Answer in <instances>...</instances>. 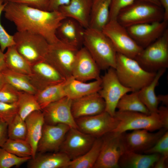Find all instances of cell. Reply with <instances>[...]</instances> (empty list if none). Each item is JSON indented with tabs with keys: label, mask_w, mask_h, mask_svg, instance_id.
I'll return each mask as SVG.
<instances>
[{
	"label": "cell",
	"mask_w": 168,
	"mask_h": 168,
	"mask_svg": "<svg viewBox=\"0 0 168 168\" xmlns=\"http://www.w3.org/2000/svg\"><path fill=\"white\" fill-rule=\"evenodd\" d=\"M116 109L119 111L136 112L147 114H151L140 99L138 91L124 95L119 101Z\"/></svg>",
	"instance_id": "33"
},
{
	"label": "cell",
	"mask_w": 168,
	"mask_h": 168,
	"mask_svg": "<svg viewBox=\"0 0 168 168\" xmlns=\"http://www.w3.org/2000/svg\"><path fill=\"white\" fill-rule=\"evenodd\" d=\"M8 124L0 119V147H2L8 138Z\"/></svg>",
	"instance_id": "44"
},
{
	"label": "cell",
	"mask_w": 168,
	"mask_h": 168,
	"mask_svg": "<svg viewBox=\"0 0 168 168\" xmlns=\"http://www.w3.org/2000/svg\"><path fill=\"white\" fill-rule=\"evenodd\" d=\"M114 69L121 83L133 91H138L149 84L156 72L145 70L135 59L118 53Z\"/></svg>",
	"instance_id": "3"
},
{
	"label": "cell",
	"mask_w": 168,
	"mask_h": 168,
	"mask_svg": "<svg viewBox=\"0 0 168 168\" xmlns=\"http://www.w3.org/2000/svg\"><path fill=\"white\" fill-rule=\"evenodd\" d=\"M166 69L162 68L158 70L152 81L138 91L140 99L151 113L158 112V106L160 102L156 94L155 90Z\"/></svg>",
	"instance_id": "28"
},
{
	"label": "cell",
	"mask_w": 168,
	"mask_h": 168,
	"mask_svg": "<svg viewBox=\"0 0 168 168\" xmlns=\"http://www.w3.org/2000/svg\"><path fill=\"white\" fill-rule=\"evenodd\" d=\"M3 11L5 17L14 24L17 31L40 35L50 44L60 41L57 30L66 17L58 10L45 11L24 4L7 2Z\"/></svg>",
	"instance_id": "1"
},
{
	"label": "cell",
	"mask_w": 168,
	"mask_h": 168,
	"mask_svg": "<svg viewBox=\"0 0 168 168\" xmlns=\"http://www.w3.org/2000/svg\"><path fill=\"white\" fill-rule=\"evenodd\" d=\"M4 3L21 4L38 9L48 11L49 0H4Z\"/></svg>",
	"instance_id": "43"
},
{
	"label": "cell",
	"mask_w": 168,
	"mask_h": 168,
	"mask_svg": "<svg viewBox=\"0 0 168 168\" xmlns=\"http://www.w3.org/2000/svg\"><path fill=\"white\" fill-rule=\"evenodd\" d=\"M167 130L163 128L155 133L146 129L133 130L131 133H123V138L126 151L139 153L152 147Z\"/></svg>",
	"instance_id": "18"
},
{
	"label": "cell",
	"mask_w": 168,
	"mask_h": 168,
	"mask_svg": "<svg viewBox=\"0 0 168 168\" xmlns=\"http://www.w3.org/2000/svg\"><path fill=\"white\" fill-rule=\"evenodd\" d=\"M111 0H92L88 27L102 30L110 21Z\"/></svg>",
	"instance_id": "27"
},
{
	"label": "cell",
	"mask_w": 168,
	"mask_h": 168,
	"mask_svg": "<svg viewBox=\"0 0 168 168\" xmlns=\"http://www.w3.org/2000/svg\"><path fill=\"white\" fill-rule=\"evenodd\" d=\"M147 154L157 153L168 157V132L167 130L151 148L145 151Z\"/></svg>",
	"instance_id": "40"
},
{
	"label": "cell",
	"mask_w": 168,
	"mask_h": 168,
	"mask_svg": "<svg viewBox=\"0 0 168 168\" xmlns=\"http://www.w3.org/2000/svg\"><path fill=\"white\" fill-rule=\"evenodd\" d=\"M83 45L100 70L115 68L117 53L111 40L102 30L89 27L85 29Z\"/></svg>",
	"instance_id": "2"
},
{
	"label": "cell",
	"mask_w": 168,
	"mask_h": 168,
	"mask_svg": "<svg viewBox=\"0 0 168 168\" xmlns=\"http://www.w3.org/2000/svg\"><path fill=\"white\" fill-rule=\"evenodd\" d=\"M92 0H70L58 10L65 17L73 19L86 29L88 27Z\"/></svg>",
	"instance_id": "22"
},
{
	"label": "cell",
	"mask_w": 168,
	"mask_h": 168,
	"mask_svg": "<svg viewBox=\"0 0 168 168\" xmlns=\"http://www.w3.org/2000/svg\"><path fill=\"white\" fill-rule=\"evenodd\" d=\"M164 11L163 20L168 21V0H158Z\"/></svg>",
	"instance_id": "48"
},
{
	"label": "cell",
	"mask_w": 168,
	"mask_h": 168,
	"mask_svg": "<svg viewBox=\"0 0 168 168\" xmlns=\"http://www.w3.org/2000/svg\"><path fill=\"white\" fill-rule=\"evenodd\" d=\"M30 67L31 73L28 76L31 84L37 91L67 80L44 60L36 63Z\"/></svg>",
	"instance_id": "16"
},
{
	"label": "cell",
	"mask_w": 168,
	"mask_h": 168,
	"mask_svg": "<svg viewBox=\"0 0 168 168\" xmlns=\"http://www.w3.org/2000/svg\"><path fill=\"white\" fill-rule=\"evenodd\" d=\"M100 70L87 50L84 47L79 49L73 66L72 77L84 82L98 80L101 78Z\"/></svg>",
	"instance_id": "17"
},
{
	"label": "cell",
	"mask_w": 168,
	"mask_h": 168,
	"mask_svg": "<svg viewBox=\"0 0 168 168\" xmlns=\"http://www.w3.org/2000/svg\"><path fill=\"white\" fill-rule=\"evenodd\" d=\"M70 161L65 154L59 151L39 153L34 158L28 161L27 167L29 168H67Z\"/></svg>",
	"instance_id": "24"
},
{
	"label": "cell",
	"mask_w": 168,
	"mask_h": 168,
	"mask_svg": "<svg viewBox=\"0 0 168 168\" xmlns=\"http://www.w3.org/2000/svg\"><path fill=\"white\" fill-rule=\"evenodd\" d=\"M135 0H111L110 20H116L120 11L132 3Z\"/></svg>",
	"instance_id": "42"
},
{
	"label": "cell",
	"mask_w": 168,
	"mask_h": 168,
	"mask_svg": "<svg viewBox=\"0 0 168 168\" xmlns=\"http://www.w3.org/2000/svg\"><path fill=\"white\" fill-rule=\"evenodd\" d=\"M27 128L26 140L32 150V158H35L37 152L39 142L41 138L44 121L42 111H34L25 120Z\"/></svg>",
	"instance_id": "23"
},
{
	"label": "cell",
	"mask_w": 168,
	"mask_h": 168,
	"mask_svg": "<svg viewBox=\"0 0 168 168\" xmlns=\"http://www.w3.org/2000/svg\"><path fill=\"white\" fill-rule=\"evenodd\" d=\"M79 49L60 40L49 45L44 60L68 79L72 77L73 68Z\"/></svg>",
	"instance_id": "9"
},
{
	"label": "cell",
	"mask_w": 168,
	"mask_h": 168,
	"mask_svg": "<svg viewBox=\"0 0 168 168\" xmlns=\"http://www.w3.org/2000/svg\"><path fill=\"white\" fill-rule=\"evenodd\" d=\"M18 114L16 102L7 103L0 102V119L8 124Z\"/></svg>",
	"instance_id": "39"
},
{
	"label": "cell",
	"mask_w": 168,
	"mask_h": 168,
	"mask_svg": "<svg viewBox=\"0 0 168 168\" xmlns=\"http://www.w3.org/2000/svg\"><path fill=\"white\" fill-rule=\"evenodd\" d=\"M146 0L149 1L151 2H152L154 4H155L160 6L161 7L159 2L158 1V0Z\"/></svg>",
	"instance_id": "52"
},
{
	"label": "cell",
	"mask_w": 168,
	"mask_h": 168,
	"mask_svg": "<svg viewBox=\"0 0 168 168\" xmlns=\"http://www.w3.org/2000/svg\"><path fill=\"white\" fill-rule=\"evenodd\" d=\"M31 157H20L0 147V168L18 166L28 161Z\"/></svg>",
	"instance_id": "37"
},
{
	"label": "cell",
	"mask_w": 168,
	"mask_h": 168,
	"mask_svg": "<svg viewBox=\"0 0 168 168\" xmlns=\"http://www.w3.org/2000/svg\"><path fill=\"white\" fill-rule=\"evenodd\" d=\"M20 91L6 83L0 90V102L12 103L17 102Z\"/></svg>",
	"instance_id": "38"
},
{
	"label": "cell",
	"mask_w": 168,
	"mask_h": 168,
	"mask_svg": "<svg viewBox=\"0 0 168 168\" xmlns=\"http://www.w3.org/2000/svg\"><path fill=\"white\" fill-rule=\"evenodd\" d=\"M7 68L5 54L0 48V72Z\"/></svg>",
	"instance_id": "49"
},
{
	"label": "cell",
	"mask_w": 168,
	"mask_h": 168,
	"mask_svg": "<svg viewBox=\"0 0 168 168\" xmlns=\"http://www.w3.org/2000/svg\"><path fill=\"white\" fill-rule=\"evenodd\" d=\"M7 82L20 91L35 95L37 92L31 83L28 75L22 74L6 68L1 72Z\"/></svg>",
	"instance_id": "32"
},
{
	"label": "cell",
	"mask_w": 168,
	"mask_h": 168,
	"mask_svg": "<svg viewBox=\"0 0 168 168\" xmlns=\"http://www.w3.org/2000/svg\"><path fill=\"white\" fill-rule=\"evenodd\" d=\"M6 4L4 0H0V16ZM13 36L9 34L2 25L0 19V48L2 52L11 46L15 45Z\"/></svg>",
	"instance_id": "41"
},
{
	"label": "cell",
	"mask_w": 168,
	"mask_h": 168,
	"mask_svg": "<svg viewBox=\"0 0 168 168\" xmlns=\"http://www.w3.org/2000/svg\"><path fill=\"white\" fill-rule=\"evenodd\" d=\"M111 40L117 53L135 58L143 48L133 40L116 20H110L102 30Z\"/></svg>",
	"instance_id": "10"
},
{
	"label": "cell",
	"mask_w": 168,
	"mask_h": 168,
	"mask_svg": "<svg viewBox=\"0 0 168 168\" xmlns=\"http://www.w3.org/2000/svg\"><path fill=\"white\" fill-rule=\"evenodd\" d=\"M114 116L118 119L119 124L112 132L119 133L138 129H146L152 132L165 128L158 112L147 114L138 112L116 111Z\"/></svg>",
	"instance_id": "6"
},
{
	"label": "cell",
	"mask_w": 168,
	"mask_h": 168,
	"mask_svg": "<svg viewBox=\"0 0 168 168\" xmlns=\"http://www.w3.org/2000/svg\"><path fill=\"white\" fill-rule=\"evenodd\" d=\"M7 132L9 138L26 140V124L18 114L8 124Z\"/></svg>",
	"instance_id": "36"
},
{
	"label": "cell",
	"mask_w": 168,
	"mask_h": 168,
	"mask_svg": "<svg viewBox=\"0 0 168 168\" xmlns=\"http://www.w3.org/2000/svg\"><path fill=\"white\" fill-rule=\"evenodd\" d=\"M105 109V101L98 92L72 100L71 110L75 119L98 114Z\"/></svg>",
	"instance_id": "20"
},
{
	"label": "cell",
	"mask_w": 168,
	"mask_h": 168,
	"mask_svg": "<svg viewBox=\"0 0 168 168\" xmlns=\"http://www.w3.org/2000/svg\"><path fill=\"white\" fill-rule=\"evenodd\" d=\"M75 119L77 129L96 138L112 131L119 124L117 118L105 111L98 114Z\"/></svg>",
	"instance_id": "12"
},
{
	"label": "cell",
	"mask_w": 168,
	"mask_h": 168,
	"mask_svg": "<svg viewBox=\"0 0 168 168\" xmlns=\"http://www.w3.org/2000/svg\"><path fill=\"white\" fill-rule=\"evenodd\" d=\"M1 147L19 157H32V149L26 140L8 138Z\"/></svg>",
	"instance_id": "35"
},
{
	"label": "cell",
	"mask_w": 168,
	"mask_h": 168,
	"mask_svg": "<svg viewBox=\"0 0 168 168\" xmlns=\"http://www.w3.org/2000/svg\"><path fill=\"white\" fill-rule=\"evenodd\" d=\"M168 21L163 20L134 25L126 28L130 35L143 49L160 37L168 29Z\"/></svg>",
	"instance_id": "15"
},
{
	"label": "cell",
	"mask_w": 168,
	"mask_h": 168,
	"mask_svg": "<svg viewBox=\"0 0 168 168\" xmlns=\"http://www.w3.org/2000/svg\"><path fill=\"white\" fill-rule=\"evenodd\" d=\"M16 103L18 114L24 120L32 112L42 111L35 95L27 92L20 91Z\"/></svg>",
	"instance_id": "34"
},
{
	"label": "cell",
	"mask_w": 168,
	"mask_h": 168,
	"mask_svg": "<svg viewBox=\"0 0 168 168\" xmlns=\"http://www.w3.org/2000/svg\"><path fill=\"white\" fill-rule=\"evenodd\" d=\"M135 59L145 70L156 72L168 67V29L158 39L143 49Z\"/></svg>",
	"instance_id": "7"
},
{
	"label": "cell",
	"mask_w": 168,
	"mask_h": 168,
	"mask_svg": "<svg viewBox=\"0 0 168 168\" xmlns=\"http://www.w3.org/2000/svg\"><path fill=\"white\" fill-rule=\"evenodd\" d=\"M157 96L160 102H161L166 106H167L168 104V95H159Z\"/></svg>",
	"instance_id": "50"
},
{
	"label": "cell",
	"mask_w": 168,
	"mask_h": 168,
	"mask_svg": "<svg viewBox=\"0 0 168 168\" xmlns=\"http://www.w3.org/2000/svg\"><path fill=\"white\" fill-rule=\"evenodd\" d=\"M85 29L75 20L66 17L58 28L56 34L61 41L80 49L83 45Z\"/></svg>",
	"instance_id": "21"
},
{
	"label": "cell",
	"mask_w": 168,
	"mask_h": 168,
	"mask_svg": "<svg viewBox=\"0 0 168 168\" xmlns=\"http://www.w3.org/2000/svg\"><path fill=\"white\" fill-rule=\"evenodd\" d=\"M4 54L7 68L22 74L27 75L30 74V66L18 52L15 45L8 47Z\"/></svg>",
	"instance_id": "29"
},
{
	"label": "cell",
	"mask_w": 168,
	"mask_h": 168,
	"mask_svg": "<svg viewBox=\"0 0 168 168\" xmlns=\"http://www.w3.org/2000/svg\"><path fill=\"white\" fill-rule=\"evenodd\" d=\"M72 101V100L65 96L42 109L44 123L53 125L62 124L77 128L71 111Z\"/></svg>",
	"instance_id": "14"
},
{
	"label": "cell",
	"mask_w": 168,
	"mask_h": 168,
	"mask_svg": "<svg viewBox=\"0 0 168 168\" xmlns=\"http://www.w3.org/2000/svg\"><path fill=\"white\" fill-rule=\"evenodd\" d=\"M163 8L146 0H135L121 9L116 20L125 28L163 20Z\"/></svg>",
	"instance_id": "4"
},
{
	"label": "cell",
	"mask_w": 168,
	"mask_h": 168,
	"mask_svg": "<svg viewBox=\"0 0 168 168\" xmlns=\"http://www.w3.org/2000/svg\"><path fill=\"white\" fill-rule=\"evenodd\" d=\"M102 143L101 137L96 138L90 149L85 154L71 161L67 168H92L98 158Z\"/></svg>",
	"instance_id": "31"
},
{
	"label": "cell",
	"mask_w": 168,
	"mask_h": 168,
	"mask_svg": "<svg viewBox=\"0 0 168 168\" xmlns=\"http://www.w3.org/2000/svg\"><path fill=\"white\" fill-rule=\"evenodd\" d=\"M107 70L101 77V88L98 93L105 101V111L114 116L119 100L125 94L133 91L121 83L114 68H110Z\"/></svg>",
	"instance_id": "11"
},
{
	"label": "cell",
	"mask_w": 168,
	"mask_h": 168,
	"mask_svg": "<svg viewBox=\"0 0 168 168\" xmlns=\"http://www.w3.org/2000/svg\"><path fill=\"white\" fill-rule=\"evenodd\" d=\"M70 127L62 124H44L39 142L37 152L39 153L58 152L65 136Z\"/></svg>",
	"instance_id": "19"
},
{
	"label": "cell",
	"mask_w": 168,
	"mask_h": 168,
	"mask_svg": "<svg viewBox=\"0 0 168 168\" xmlns=\"http://www.w3.org/2000/svg\"><path fill=\"white\" fill-rule=\"evenodd\" d=\"M96 138L77 128H70L65 136L59 151L65 154L71 161L74 160L88 152Z\"/></svg>",
	"instance_id": "13"
},
{
	"label": "cell",
	"mask_w": 168,
	"mask_h": 168,
	"mask_svg": "<svg viewBox=\"0 0 168 168\" xmlns=\"http://www.w3.org/2000/svg\"><path fill=\"white\" fill-rule=\"evenodd\" d=\"M158 113L162 121L165 128H168V108L167 106H161L158 108Z\"/></svg>",
	"instance_id": "46"
},
{
	"label": "cell",
	"mask_w": 168,
	"mask_h": 168,
	"mask_svg": "<svg viewBox=\"0 0 168 168\" xmlns=\"http://www.w3.org/2000/svg\"><path fill=\"white\" fill-rule=\"evenodd\" d=\"M161 155L157 153L142 154L126 151L119 159V168H122L153 167Z\"/></svg>",
	"instance_id": "26"
},
{
	"label": "cell",
	"mask_w": 168,
	"mask_h": 168,
	"mask_svg": "<svg viewBox=\"0 0 168 168\" xmlns=\"http://www.w3.org/2000/svg\"><path fill=\"white\" fill-rule=\"evenodd\" d=\"M101 86V78L90 82H84L72 77L67 80L64 87L65 96L71 100L98 92Z\"/></svg>",
	"instance_id": "25"
},
{
	"label": "cell",
	"mask_w": 168,
	"mask_h": 168,
	"mask_svg": "<svg viewBox=\"0 0 168 168\" xmlns=\"http://www.w3.org/2000/svg\"><path fill=\"white\" fill-rule=\"evenodd\" d=\"M7 83L5 77L1 72H0V90Z\"/></svg>",
	"instance_id": "51"
},
{
	"label": "cell",
	"mask_w": 168,
	"mask_h": 168,
	"mask_svg": "<svg viewBox=\"0 0 168 168\" xmlns=\"http://www.w3.org/2000/svg\"><path fill=\"white\" fill-rule=\"evenodd\" d=\"M13 36L16 49L31 66L44 60L50 44L43 36L17 31Z\"/></svg>",
	"instance_id": "5"
},
{
	"label": "cell",
	"mask_w": 168,
	"mask_h": 168,
	"mask_svg": "<svg viewBox=\"0 0 168 168\" xmlns=\"http://www.w3.org/2000/svg\"><path fill=\"white\" fill-rule=\"evenodd\" d=\"M102 138V146L93 168H119V160L126 151L123 133L112 131L105 134Z\"/></svg>",
	"instance_id": "8"
},
{
	"label": "cell",
	"mask_w": 168,
	"mask_h": 168,
	"mask_svg": "<svg viewBox=\"0 0 168 168\" xmlns=\"http://www.w3.org/2000/svg\"><path fill=\"white\" fill-rule=\"evenodd\" d=\"M70 1V0H49L48 11L58 10L60 7L68 5Z\"/></svg>",
	"instance_id": "45"
},
{
	"label": "cell",
	"mask_w": 168,
	"mask_h": 168,
	"mask_svg": "<svg viewBox=\"0 0 168 168\" xmlns=\"http://www.w3.org/2000/svg\"><path fill=\"white\" fill-rule=\"evenodd\" d=\"M66 81L48 86L34 95L42 110L51 103L66 96L64 87Z\"/></svg>",
	"instance_id": "30"
},
{
	"label": "cell",
	"mask_w": 168,
	"mask_h": 168,
	"mask_svg": "<svg viewBox=\"0 0 168 168\" xmlns=\"http://www.w3.org/2000/svg\"><path fill=\"white\" fill-rule=\"evenodd\" d=\"M168 157L161 155L153 167L154 168H166L168 167Z\"/></svg>",
	"instance_id": "47"
}]
</instances>
